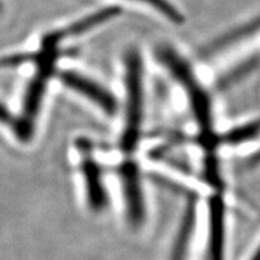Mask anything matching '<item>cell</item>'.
<instances>
[{
	"instance_id": "2",
	"label": "cell",
	"mask_w": 260,
	"mask_h": 260,
	"mask_svg": "<svg viewBox=\"0 0 260 260\" xmlns=\"http://www.w3.org/2000/svg\"><path fill=\"white\" fill-rule=\"evenodd\" d=\"M56 50H45L42 54H38L37 61L41 64L40 71L29 84L24 100L23 115H22L21 121L15 125L18 139L23 140V141H27L31 136L34 121L37 118L41 99L44 96L45 87H46L51 71L53 69V61L56 60Z\"/></svg>"
},
{
	"instance_id": "8",
	"label": "cell",
	"mask_w": 260,
	"mask_h": 260,
	"mask_svg": "<svg viewBox=\"0 0 260 260\" xmlns=\"http://www.w3.org/2000/svg\"><path fill=\"white\" fill-rule=\"evenodd\" d=\"M193 225H194V210L191 209L190 206L187 212L186 218H184V223H183V226H182L180 236H178L176 248H175L174 258H172V260H182L184 258V253H186L187 246L188 243H189Z\"/></svg>"
},
{
	"instance_id": "9",
	"label": "cell",
	"mask_w": 260,
	"mask_h": 260,
	"mask_svg": "<svg viewBox=\"0 0 260 260\" xmlns=\"http://www.w3.org/2000/svg\"><path fill=\"white\" fill-rule=\"evenodd\" d=\"M138 2H141L144 4L152 6V8H155L160 14L167 16L172 22L180 23V22L183 21L182 19V15L177 11V9L175 6H172L168 0H138Z\"/></svg>"
},
{
	"instance_id": "3",
	"label": "cell",
	"mask_w": 260,
	"mask_h": 260,
	"mask_svg": "<svg viewBox=\"0 0 260 260\" xmlns=\"http://www.w3.org/2000/svg\"><path fill=\"white\" fill-rule=\"evenodd\" d=\"M60 80L77 92L83 94L84 96L89 98L92 102L98 104L104 111L107 113H113L116 111L117 104L113 96L107 90H105L99 84L94 83L93 81L84 79L81 75L73 73V71H63L60 74Z\"/></svg>"
},
{
	"instance_id": "10",
	"label": "cell",
	"mask_w": 260,
	"mask_h": 260,
	"mask_svg": "<svg viewBox=\"0 0 260 260\" xmlns=\"http://www.w3.org/2000/svg\"><path fill=\"white\" fill-rule=\"evenodd\" d=\"M0 122H4V123H11L12 122V117L10 115L8 110L5 109L4 106L0 104Z\"/></svg>"
},
{
	"instance_id": "11",
	"label": "cell",
	"mask_w": 260,
	"mask_h": 260,
	"mask_svg": "<svg viewBox=\"0 0 260 260\" xmlns=\"http://www.w3.org/2000/svg\"><path fill=\"white\" fill-rule=\"evenodd\" d=\"M251 260H260V247L258 248V251L254 253V255L252 256Z\"/></svg>"
},
{
	"instance_id": "1",
	"label": "cell",
	"mask_w": 260,
	"mask_h": 260,
	"mask_svg": "<svg viewBox=\"0 0 260 260\" xmlns=\"http://www.w3.org/2000/svg\"><path fill=\"white\" fill-rule=\"evenodd\" d=\"M126 126L122 139L124 151H133L139 138L142 115V71L138 52H130L126 58Z\"/></svg>"
},
{
	"instance_id": "4",
	"label": "cell",
	"mask_w": 260,
	"mask_h": 260,
	"mask_svg": "<svg viewBox=\"0 0 260 260\" xmlns=\"http://www.w3.org/2000/svg\"><path fill=\"white\" fill-rule=\"evenodd\" d=\"M123 188L128 210V217L134 225L142 223L145 217L144 197H142L141 186H140L139 175L136 168L133 164H126L122 169Z\"/></svg>"
},
{
	"instance_id": "5",
	"label": "cell",
	"mask_w": 260,
	"mask_h": 260,
	"mask_svg": "<svg viewBox=\"0 0 260 260\" xmlns=\"http://www.w3.org/2000/svg\"><path fill=\"white\" fill-rule=\"evenodd\" d=\"M224 255V204L213 197L209 204V259L223 260Z\"/></svg>"
},
{
	"instance_id": "6",
	"label": "cell",
	"mask_w": 260,
	"mask_h": 260,
	"mask_svg": "<svg viewBox=\"0 0 260 260\" xmlns=\"http://www.w3.org/2000/svg\"><path fill=\"white\" fill-rule=\"evenodd\" d=\"M118 14H119V8H107V9H103L102 11L94 12V14L89 15L88 17L81 19V21L71 24L70 27L63 29V30L54 31L52 32V34L47 35L44 40V48L45 50H54L57 45L59 44L61 40L67 39L68 37H71V35H79L81 32L88 30V29L103 23V22L112 18L113 16Z\"/></svg>"
},
{
	"instance_id": "7",
	"label": "cell",
	"mask_w": 260,
	"mask_h": 260,
	"mask_svg": "<svg viewBox=\"0 0 260 260\" xmlns=\"http://www.w3.org/2000/svg\"><path fill=\"white\" fill-rule=\"evenodd\" d=\"M82 171L86 180L87 193H88V201L93 210L99 211L104 209L106 204V194L104 189L100 170L92 159H84L82 164Z\"/></svg>"
}]
</instances>
